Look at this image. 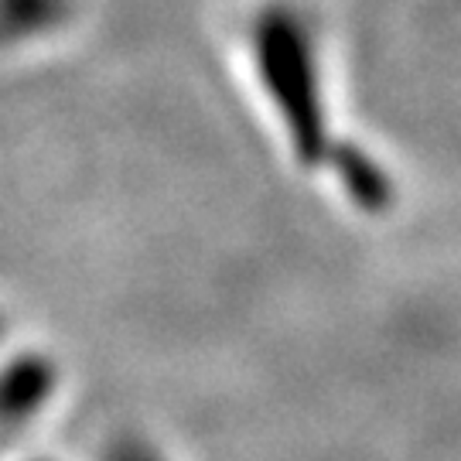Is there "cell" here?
<instances>
[{"label":"cell","instance_id":"obj_1","mask_svg":"<svg viewBox=\"0 0 461 461\" xmlns=\"http://www.w3.org/2000/svg\"><path fill=\"white\" fill-rule=\"evenodd\" d=\"M253 59L270 103L284 120L301 165H321L329 158V116L314 62L312 34L287 7H267L253 28Z\"/></svg>","mask_w":461,"mask_h":461},{"label":"cell","instance_id":"obj_2","mask_svg":"<svg viewBox=\"0 0 461 461\" xmlns=\"http://www.w3.org/2000/svg\"><path fill=\"white\" fill-rule=\"evenodd\" d=\"M68 0H0V45L55 34L68 21Z\"/></svg>","mask_w":461,"mask_h":461},{"label":"cell","instance_id":"obj_3","mask_svg":"<svg viewBox=\"0 0 461 461\" xmlns=\"http://www.w3.org/2000/svg\"><path fill=\"white\" fill-rule=\"evenodd\" d=\"M329 161L335 165L339 178L346 182V188L352 192V198H356L363 209H369V212H383V209L390 205L393 188H390L386 171H383L373 158H366L356 144H339V148L331 144Z\"/></svg>","mask_w":461,"mask_h":461},{"label":"cell","instance_id":"obj_4","mask_svg":"<svg viewBox=\"0 0 461 461\" xmlns=\"http://www.w3.org/2000/svg\"><path fill=\"white\" fill-rule=\"evenodd\" d=\"M106 461H158V458H154L150 447L137 445V441H120V445L110 447Z\"/></svg>","mask_w":461,"mask_h":461},{"label":"cell","instance_id":"obj_5","mask_svg":"<svg viewBox=\"0 0 461 461\" xmlns=\"http://www.w3.org/2000/svg\"><path fill=\"white\" fill-rule=\"evenodd\" d=\"M0 339H4V321H0Z\"/></svg>","mask_w":461,"mask_h":461}]
</instances>
